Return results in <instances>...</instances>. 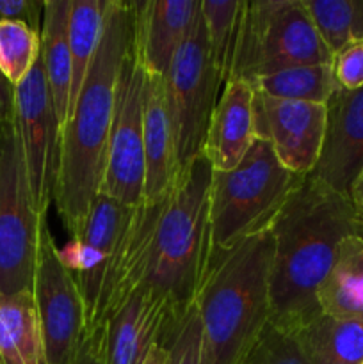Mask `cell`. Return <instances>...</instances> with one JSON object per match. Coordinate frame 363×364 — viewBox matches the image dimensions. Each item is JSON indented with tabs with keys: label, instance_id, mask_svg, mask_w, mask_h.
Returning a JSON list of instances; mask_svg holds the SVG:
<instances>
[{
	"label": "cell",
	"instance_id": "cell-1",
	"mask_svg": "<svg viewBox=\"0 0 363 364\" xmlns=\"http://www.w3.org/2000/svg\"><path fill=\"white\" fill-rule=\"evenodd\" d=\"M273 262L269 276V323L298 334L322 315L317 291L330 274L342 242L363 237V220L351 198L306 176L269 226Z\"/></svg>",
	"mask_w": 363,
	"mask_h": 364
},
{
	"label": "cell",
	"instance_id": "cell-2",
	"mask_svg": "<svg viewBox=\"0 0 363 364\" xmlns=\"http://www.w3.org/2000/svg\"><path fill=\"white\" fill-rule=\"evenodd\" d=\"M134 31L135 4L109 0L98 50L63 128L53 203L71 237L80 233L98 196L116 107L117 77Z\"/></svg>",
	"mask_w": 363,
	"mask_h": 364
},
{
	"label": "cell",
	"instance_id": "cell-3",
	"mask_svg": "<svg viewBox=\"0 0 363 364\" xmlns=\"http://www.w3.org/2000/svg\"><path fill=\"white\" fill-rule=\"evenodd\" d=\"M159 205L127 206L98 194L80 233L57 256L71 274L85 313V336L102 333L128 295L142 284Z\"/></svg>",
	"mask_w": 363,
	"mask_h": 364
},
{
	"label": "cell",
	"instance_id": "cell-4",
	"mask_svg": "<svg viewBox=\"0 0 363 364\" xmlns=\"http://www.w3.org/2000/svg\"><path fill=\"white\" fill-rule=\"evenodd\" d=\"M273 233L251 235L216 252L196 297L201 364H241L269 326Z\"/></svg>",
	"mask_w": 363,
	"mask_h": 364
},
{
	"label": "cell",
	"instance_id": "cell-5",
	"mask_svg": "<svg viewBox=\"0 0 363 364\" xmlns=\"http://www.w3.org/2000/svg\"><path fill=\"white\" fill-rule=\"evenodd\" d=\"M212 173L203 153L178 173L149 242L142 287L166 299L177 318L196 304L212 259Z\"/></svg>",
	"mask_w": 363,
	"mask_h": 364
},
{
	"label": "cell",
	"instance_id": "cell-6",
	"mask_svg": "<svg viewBox=\"0 0 363 364\" xmlns=\"http://www.w3.org/2000/svg\"><path fill=\"white\" fill-rule=\"evenodd\" d=\"M302 176L280 164L269 142L256 137L235 169L214 171L210 185L212 255L265 231Z\"/></svg>",
	"mask_w": 363,
	"mask_h": 364
},
{
	"label": "cell",
	"instance_id": "cell-7",
	"mask_svg": "<svg viewBox=\"0 0 363 364\" xmlns=\"http://www.w3.org/2000/svg\"><path fill=\"white\" fill-rule=\"evenodd\" d=\"M302 0L244 2L230 78H251L305 64H331ZM228 78V80H230Z\"/></svg>",
	"mask_w": 363,
	"mask_h": 364
},
{
	"label": "cell",
	"instance_id": "cell-8",
	"mask_svg": "<svg viewBox=\"0 0 363 364\" xmlns=\"http://www.w3.org/2000/svg\"><path fill=\"white\" fill-rule=\"evenodd\" d=\"M45 224L34 205L13 119L0 132V295L32 294Z\"/></svg>",
	"mask_w": 363,
	"mask_h": 364
},
{
	"label": "cell",
	"instance_id": "cell-9",
	"mask_svg": "<svg viewBox=\"0 0 363 364\" xmlns=\"http://www.w3.org/2000/svg\"><path fill=\"white\" fill-rule=\"evenodd\" d=\"M223 87L206 41L201 11H198L164 77L178 173L203 153L210 117Z\"/></svg>",
	"mask_w": 363,
	"mask_h": 364
},
{
	"label": "cell",
	"instance_id": "cell-10",
	"mask_svg": "<svg viewBox=\"0 0 363 364\" xmlns=\"http://www.w3.org/2000/svg\"><path fill=\"white\" fill-rule=\"evenodd\" d=\"M144 87L146 70L134 31L117 77L116 107L98 191L127 206H141L144 198Z\"/></svg>",
	"mask_w": 363,
	"mask_h": 364
},
{
	"label": "cell",
	"instance_id": "cell-11",
	"mask_svg": "<svg viewBox=\"0 0 363 364\" xmlns=\"http://www.w3.org/2000/svg\"><path fill=\"white\" fill-rule=\"evenodd\" d=\"M14 123L34 205L41 219H46L56 198L63 128L53 109L41 55L27 78L14 87Z\"/></svg>",
	"mask_w": 363,
	"mask_h": 364
},
{
	"label": "cell",
	"instance_id": "cell-12",
	"mask_svg": "<svg viewBox=\"0 0 363 364\" xmlns=\"http://www.w3.org/2000/svg\"><path fill=\"white\" fill-rule=\"evenodd\" d=\"M46 363L73 364L85 340V313L71 274L57 256V245L43 226L32 287Z\"/></svg>",
	"mask_w": 363,
	"mask_h": 364
},
{
	"label": "cell",
	"instance_id": "cell-13",
	"mask_svg": "<svg viewBox=\"0 0 363 364\" xmlns=\"http://www.w3.org/2000/svg\"><path fill=\"white\" fill-rule=\"evenodd\" d=\"M256 137L265 139L281 166L310 176L319 162L326 130V105L269 98L255 92Z\"/></svg>",
	"mask_w": 363,
	"mask_h": 364
},
{
	"label": "cell",
	"instance_id": "cell-14",
	"mask_svg": "<svg viewBox=\"0 0 363 364\" xmlns=\"http://www.w3.org/2000/svg\"><path fill=\"white\" fill-rule=\"evenodd\" d=\"M177 320L166 299L137 287L98 333L103 364H142Z\"/></svg>",
	"mask_w": 363,
	"mask_h": 364
},
{
	"label": "cell",
	"instance_id": "cell-15",
	"mask_svg": "<svg viewBox=\"0 0 363 364\" xmlns=\"http://www.w3.org/2000/svg\"><path fill=\"white\" fill-rule=\"evenodd\" d=\"M363 169V87H337L326 103V130L319 162L310 174L333 191L351 198Z\"/></svg>",
	"mask_w": 363,
	"mask_h": 364
},
{
	"label": "cell",
	"instance_id": "cell-16",
	"mask_svg": "<svg viewBox=\"0 0 363 364\" xmlns=\"http://www.w3.org/2000/svg\"><path fill=\"white\" fill-rule=\"evenodd\" d=\"M255 139V91L244 78H230L210 117L203 155L214 171H231L244 160Z\"/></svg>",
	"mask_w": 363,
	"mask_h": 364
},
{
	"label": "cell",
	"instance_id": "cell-17",
	"mask_svg": "<svg viewBox=\"0 0 363 364\" xmlns=\"http://www.w3.org/2000/svg\"><path fill=\"white\" fill-rule=\"evenodd\" d=\"M194 0H146L135 4V41L148 75L166 77L199 11Z\"/></svg>",
	"mask_w": 363,
	"mask_h": 364
},
{
	"label": "cell",
	"instance_id": "cell-18",
	"mask_svg": "<svg viewBox=\"0 0 363 364\" xmlns=\"http://www.w3.org/2000/svg\"><path fill=\"white\" fill-rule=\"evenodd\" d=\"M178 176L164 78L146 73L144 87V198L142 205L166 201Z\"/></svg>",
	"mask_w": 363,
	"mask_h": 364
},
{
	"label": "cell",
	"instance_id": "cell-19",
	"mask_svg": "<svg viewBox=\"0 0 363 364\" xmlns=\"http://www.w3.org/2000/svg\"><path fill=\"white\" fill-rule=\"evenodd\" d=\"M70 13L71 0H46L41 25V63L60 128L70 114Z\"/></svg>",
	"mask_w": 363,
	"mask_h": 364
},
{
	"label": "cell",
	"instance_id": "cell-20",
	"mask_svg": "<svg viewBox=\"0 0 363 364\" xmlns=\"http://www.w3.org/2000/svg\"><path fill=\"white\" fill-rule=\"evenodd\" d=\"M322 315L363 320V237L352 235L340 244L330 274L317 291Z\"/></svg>",
	"mask_w": 363,
	"mask_h": 364
},
{
	"label": "cell",
	"instance_id": "cell-21",
	"mask_svg": "<svg viewBox=\"0 0 363 364\" xmlns=\"http://www.w3.org/2000/svg\"><path fill=\"white\" fill-rule=\"evenodd\" d=\"M0 364H48L34 295H0Z\"/></svg>",
	"mask_w": 363,
	"mask_h": 364
},
{
	"label": "cell",
	"instance_id": "cell-22",
	"mask_svg": "<svg viewBox=\"0 0 363 364\" xmlns=\"http://www.w3.org/2000/svg\"><path fill=\"white\" fill-rule=\"evenodd\" d=\"M295 336L308 364L363 361V320L319 315Z\"/></svg>",
	"mask_w": 363,
	"mask_h": 364
},
{
	"label": "cell",
	"instance_id": "cell-23",
	"mask_svg": "<svg viewBox=\"0 0 363 364\" xmlns=\"http://www.w3.org/2000/svg\"><path fill=\"white\" fill-rule=\"evenodd\" d=\"M253 91L258 95L292 102H310L326 105L337 91L331 64H305L276 70L248 80Z\"/></svg>",
	"mask_w": 363,
	"mask_h": 364
},
{
	"label": "cell",
	"instance_id": "cell-24",
	"mask_svg": "<svg viewBox=\"0 0 363 364\" xmlns=\"http://www.w3.org/2000/svg\"><path fill=\"white\" fill-rule=\"evenodd\" d=\"M107 7L109 0H71L70 28H68L71 55L70 112L88 77L93 57L98 50L103 25H105Z\"/></svg>",
	"mask_w": 363,
	"mask_h": 364
},
{
	"label": "cell",
	"instance_id": "cell-25",
	"mask_svg": "<svg viewBox=\"0 0 363 364\" xmlns=\"http://www.w3.org/2000/svg\"><path fill=\"white\" fill-rule=\"evenodd\" d=\"M199 11H201L214 66H216L221 80L226 84L231 73V64H233L235 46H237L242 13H244V2L201 0Z\"/></svg>",
	"mask_w": 363,
	"mask_h": 364
},
{
	"label": "cell",
	"instance_id": "cell-26",
	"mask_svg": "<svg viewBox=\"0 0 363 364\" xmlns=\"http://www.w3.org/2000/svg\"><path fill=\"white\" fill-rule=\"evenodd\" d=\"M317 32L331 53L363 39V0H302Z\"/></svg>",
	"mask_w": 363,
	"mask_h": 364
},
{
	"label": "cell",
	"instance_id": "cell-27",
	"mask_svg": "<svg viewBox=\"0 0 363 364\" xmlns=\"http://www.w3.org/2000/svg\"><path fill=\"white\" fill-rule=\"evenodd\" d=\"M41 55V32L23 21H0V71L13 87L27 78Z\"/></svg>",
	"mask_w": 363,
	"mask_h": 364
},
{
	"label": "cell",
	"instance_id": "cell-28",
	"mask_svg": "<svg viewBox=\"0 0 363 364\" xmlns=\"http://www.w3.org/2000/svg\"><path fill=\"white\" fill-rule=\"evenodd\" d=\"M160 343L166 347L167 364H201V323L196 304L173 322Z\"/></svg>",
	"mask_w": 363,
	"mask_h": 364
},
{
	"label": "cell",
	"instance_id": "cell-29",
	"mask_svg": "<svg viewBox=\"0 0 363 364\" xmlns=\"http://www.w3.org/2000/svg\"><path fill=\"white\" fill-rule=\"evenodd\" d=\"M241 364H308L298 336L269 323Z\"/></svg>",
	"mask_w": 363,
	"mask_h": 364
},
{
	"label": "cell",
	"instance_id": "cell-30",
	"mask_svg": "<svg viewBox=\"0 0 363 364\" xmlns=\"http://www.w3.org/2000/svg\"><path fill=\"white\" fill-rule=\"evenodd\" d=\"M338 87L356 91L363 87V39L342 46L331 60Z\"/></svg>",
	"mask_w": 363,
	"mask_h": 364
},
{
	"label": "cell",
	"instance_id": "cell-31",
	"mask_svg": "<svg viewBox=\"0 0 363 364\" xmlns=\"http://www.w3.org/2000/svg\"><path fill=\"white\" fill-rule=\"evenodd\" d=\"M45 2L39 0H0V21H23L41 32Z\"/></svg>",
	"mask_w": 363,
	"mask_h": 364
},
{
	"label": "cell",
	"instance_id": "cell-32",
	"mask_svg": "<svg viewBox=\"0 0 363 364\" xmlns=\"http://www.w3.org/2000/svg\"><path fill=\"white\" fill-rule=\"evenodd\" d=\"M14 119V87L0 71V132Z\"/></svg>",
	"mask_w": 363,
	"mask_h": 364
},
{
	"label": "cell",
	"instance_id": "cell-33",
	"mask_svg": "<svg viewBox=\"0 0 363 364\" xmlns=\"http://www.w3.org/2000/svg\"><path fill=\"white\" fill-rule=\"evenodd\" d=\"M73 364H103L102 347H100V334L85 336L84 343H82Z\"/></svg>",
	"mask_w": 363,
	"mask_h": 364
},
{
	"label": "cell",
	"instance_id": "cell-34",
	"mask_svg": "<svg viewBox=\"0 0 363 364\" xmlns=\"http://www.w3.org/2000/svg\"><path fill=\"white\" fill-rule=\"evenodd\" d=\"M142 364H167V352L162 343H157Z\"/></svg>",
	"mask_w": 363,
	"mask_h": 364
},
{
	"label": "cell",
	"instance_id": "cell-35",
	"mask_svg": "<svg viewBox=\"0 0 363 364\" xmlns=\"http://www.w3.org/2000/svg\"><path fill=\"white\" fill-rule=\"evenodd\" d=\"M351 201L354 203V206L358 210L363 208V169L351 188Z\"/></svg>",
	"mask_w": 363,
	"mask_h": 364
},
{
	"label": "cell",
	"instance_id": "cell-36",
	"mask_svg": "<svg viewBox=\"0 0 363 364\" xmlns=\"http://www.w3.org/2000/svg\"><path fill=\"white\" fill-rule=\"evenodd\" d=\"M358 212H359V217H362V220H363V208L358 210Z\"/></svg>",
	"mask_w": 363,
	"mask_h": 364
},
{
	"label": "cell",
	"instance_id": "cell-37",
	"mask_svg": "<svg viewBox=\"0 0 363 364\" xmlns=\"http://www.w3.org/2000/svg\"><path fill=\"white\" fill-rule=\"evenodd\" d=\"M359 364H363V361H362V363H359Z\"/></svg>",
	"mask_w": 363,
	"mask_h": 364
}]
</instances>
